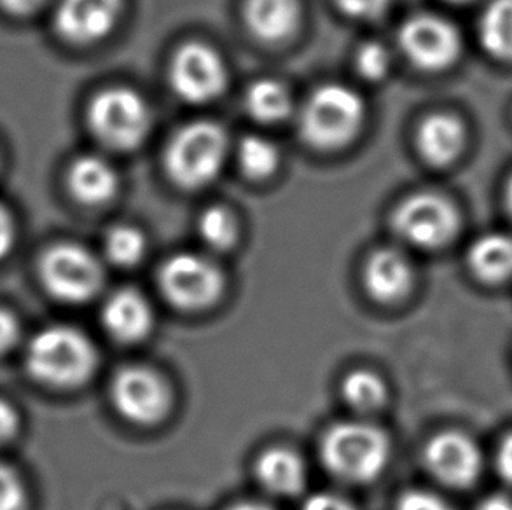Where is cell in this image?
Here are the masks:
<instances>
[{
    "label": "cell",
    "instance_id": "obj_14",
    "mask_svg": "<svg viewBox=\"0 0 512 510\" xmlns=\"http://www.w3.org/2000/svg\"><path fill=\"white\" fill-rule=\"evenodd\" d=\"M153 310L137 290L123 289L112 294L104 304L102 322L105 331L121 343H137L153 327Z\"/></svg>",
    "mask_w": 512,
    "mask_h": 510
},
{
    "label": "cell",
    "instance_id": "obj_23",
    "mask_svg": "<svg viewBox=\"0 0 512 510\" xmlns=\"http://www.w3.org/2000/svg\"><path fill=\"white\" fill-rule=\"evenodd\" d=\"M343 397L359 411H374L387 400V386L378 374L355 371L343 381Z\"/></svg>",
    "mask_w": 512,
    "mask_h": 510
},
{
    "label": "cell",
    "instance_id": "obj_3",
    "mask_svg": "<svg viewBox=\"0 0 512 510\" xmlns=\"http://www.w3.org/2000/svg\"><path fill=\"white\" fill-rule=\"evenodd\" d=\"M226 151L228 138L221 126L194 121L184 126L168 145V175L184 189H200L219 175Z\"/></svg>",
    "mask_w": 512,
    "mask_h": 510
},
{
    "label": "cell",
    "instance_id": "obj_22",
    "mask_svg": "<svg viewBox=\"0 0 512 510\" xmlns=\"http://www.w3.org/2000/svg\"><path fill=\"white\" fill-rule=\"evenodd\" d=\"M481 41L500 60H512V0H492L481 18Z\"/></svg>",
    "mask_w": 512,
    "mask_h": 510
},
{
    "label": "cell",
    "instance_id": "obj_15",
    "mask_svg": "<svg viewBox=\"0 0 512 510\" xmlns=\"http://www.w3.org/2000/svg\"><path fill=\"white\" fill-rule=\"evenodd\" d=\"M413 269L408 259L395 250H378L369 257L364 271L366 289L376 301L395 303L408 294Z\"/></svg>",
    "mask_w": 512,
    "mask_h": 510
},
{
    "label": "cell",
    "instance_id": "obj_37",
    "mask_svg": "<svg viewBox=\"0 0 512 510\" xmlns=\"http://www.w3.org/2000/svg\"><path fill=\"white\" fill-rule=\"evenodd\" d=\"M478 510H512V498L507 495H490L486 497Z\"/></svg>",
    "mask_w": 512,
    "mask_h": 510
},
{
    "label": "cell",
    "instance_id": "obj_11",
    "mask_svg": "<svg viewBox=\"0 0 512 510\" xmlns=\"http://www.w3.org/2000/svg\"><path fill=\"white\" fill-rule=\"evenodd\" d=\"M112 402L126 420L151 425L167 414L170 392L158 374L144 367H128L112 381Z\"/></svg>",
    "mask_w": 512,
    "mask_h": 510
},
{
    "label": "cell",
    "instance_id": "obj_38",
    "mask_svg": "<svg viewBox=\"0 0 512 510\" xmlns=\"http://www.w3.org/2000/svg\"><path fill=\"white\" fill-rule=\"evenodd\" d=\"M229 510H271L268 509V507H264V505L259 504H242V505H236V507H233V509Z\"/></svg>",
    "mask_w": 512,
    "mask_h": 510
},
{
    "label": "cell",
    "instance_id": "obj_24",
    "mask_svg": "<svg viewBox=\"0 0 512 510\" xmlns=\"http://www.w3.org/2000/svg\"><path fill=\"white\" fill-rule=\"evenodd\" d=\"M240 165L247 175L254 179H263L277 170L278 149L268 138L249 135L242 140L238 149Z\"/></svg>",
    "mask_w": 512,
    "mask_h": 510
},
{
    "label": "cell",
    "instance_id": "obj_6",
    "mask_svg": "<svg viewBox=\"0 0 512 510\" xmlns=\"http://www.w3.org/2000/svg\"><path fill=\"white\" fill-rule=\"evenodd\" d=\"M41 278L56 299L84 303L100 290L104 273L90 250L76 243H58L42 255Z\"/></svg>",
    "mask_w": 512,
    "mask_h": 510
},
{
    "label": "cell",
    "instance_id": "obj_19",
    "mask_svg": "<svg viewBox=\"0 0 512 510\" xmlns=\"http://www.w3.org/2000/svg\"><path fill=\"white\" fill-rule=\"evenodd\" d=\"M256 474L266 490L277 495H298L305 488V463L289 449L266 451L257 460Z\"/></svg>",
    "mask_w": 512,
    "mask_h": 510
},
{
    "label": "cell",
    "instance_id": "obj_27",
    "mask_svg": "<svg viewBox=\"0 0 512 510\" xmlns=\"http://www.w3.org/2000/svg\"><path fill=\"white\" fill-rule=\"evenodd\" d=\"M357 69L367 81H381L390 70L387 48L378 42H367L357 53Z\"/></svg>",
    "mask_w": 512,
    "mask_h": 510
},
{
    "label": "cell",
    "instance_id": "obj_13",
    "mask_svg": "<svg viewBox=\"0 0 512 510\" xmlns=\"http://www.w3.org/2000/svg\"><path fill=\"white\" fill-rule=\"evenodd\" d=\"M121 0H62L56 11V30L67 41L90 44L116 27Z\"/></svg>",
    "mask_w": 512,
    "mask_h": 510
},
{
    "label": "cell",
    "instance_id": "obj_25",
    "mask_svg": "<svg viewBox=\"0 0 512 510\" xmlns=\"http://www.w3.org/2000/svg\"><path fill=\"white\" fill-rule=\"evenodd\" d=\"M105 252L109 261L123 268H130L144 257L146 238L139 229L130 226L112 228L105 238Z\"/></svg>",
    "mask_w": 512,
    "mask_h": 510
},
{
    "label": "cell",
    "instance_id": "obj_28",
    "mask_svg": "<svg viewBox=\"0 0 512 510\" xmlns=\"http://www.w3.org/2000/svg\"><path fill=\"white\" fill-rule=\"evenodd\" d=\"M27 491L20 476L0 463V510H25Z\"/></svg>",
    "mask_w": 512,
    "mask_h": 510
},
{
    "label": "cell",
    "instance_id": "obj_21",
    "mask_svg": "<svg viewBox=\"0 0 512 510\" xmlns=\"http://www.w3.org/2000/svg\"><path fill=\"white\" fill-rule=\"evenodd\" d=\"M245 104H247L250 116L261 123L284 121L292 111L289 91L273 79H261L252 84L247 91Z\"/></svg>",
    "mask_w": 512,
    "mask_h": 510
},
{
    "label": "cell",
    "instance_id": "obj_36",
    "mask_svg": "<svg viewBox=\"0 0 512 510\" xmlns=\"http://www.w3.org/2000/svg\"><path fill=\"white\" fill-rule=\"evenodd\" d=\"M44 0H0V4L9 13L14 14H27L35 11L37 7L41 6Z\"/></svg>",
    "mask_w": 512,
    "mask_h": 510
},
{
    "label": "cell",
    "instance_id": "obj_5",
    "mask_svg": "<svg viewBox=\"0 0 512 510\" xmlns=\"http://www.w3.org/2000/svg\"><path fill=\"white\" fill-rule=\"evenodd\" d=\"M91 130L105 145L118 151L135 149L151 128L146 100L130 88H111L95 97L88 111Z\"/></svg>",
    "mask_w": 512,
    "mask_h": 510
},
{
    "label": "cell",
    "instance_id": "obj_35",
    "mask_svg": "<svg viewBox=\"0 0 512 510\" xmlns=\"http://www.w3.org/2000/svg\"><path fill=\"white\" fill-rule=\"evenodd\" d=\"M497 463H499V472L502 477L512 484V434L507 435L500 444Z\"/></svg>",
    "mask_w": 512,
    "mask_h": 510
},
{
    "label": "cell",
    "instance_id": "obj_40",
    "mask_svg": "<svg viewBox=\"0 0 512 510\" xmlns=\"http://www.w3.org/2000/svg\"><path fill=\"white\" fill-rule=\"evenodd\" d=\"M453 2H469V0H453Z\"/></svg>",
    "mask_w": 512,
    "mask_h": 510
},
{
    "label": "cell",
    "instance_id": "obj_2",
    "mask_svg": "<svg viewBox=\"0 0 512 510\" xmlns=\"http://www.w3.org/2000/svg\"><path fill=\"white\" fill-rule=\"evenodd\" d=\"M322 460L334 476L367 483L380 476L390 460V441L366 423H338L322 439Z\"/></svg>",
    "mask_w": 512,
    "mask_h": 510
},
{
    "label": "cell",
    "instance_id": "obj_31",
    "mask_svg": "<svg viewBox=\"0 0 512 510\" xmlns=\"http://www.w3.org/2000/svg\"><path fill=\"white\" fill-rule=\"evenodd\" d=\"M20 338V324L11 311L0 308V355L9 352Z\"/></svg>",
    "mask_w": 512,
    "mask_h": 510
},
{
    "label": "cell",
    "instance_id": "obj_26",
    "mask_svg": "<svg viewBox=\"0 0 512 510\" xmlns=\"http://www.w3.org/2000/svg\"><path fill=\"white\" fill-rule=\"evenodd\" d=\"M200 235L210 249L229 250L238 238L235 217L226 208H208L200 219Z\"/></svg>",
    "mask_w": 512,
    "mask_h": 510
},
{
    "label": "cell",
    "instance_id": "obj_32",
    "mask_svg": "<svg viewBox=\"0 0 512 510\" xmlns=\"http://www.w3.org/2000/svg\"><path fill=\"white\" fill-rule=\"evenodd\" d=\"M18 430V414L7 400L0 399V448L13 439Z\"/></svg>",
    "mask_w": 512,
    "mask_h": 510
},
{
    "label": "cell",
    "instance_id": "obj_33",
    "mask_svg": "<svg viewBox=\"0 0 512 510\" xmlns=\"http://www.w3.org/2000/svg\"><path fill=\"white\" fill-rule=\"evenodd\" d=\"M14 240H16V228H14L13 217L7 212L6 207L0 205V259H4L11 252Z\"/></svg>",
    "mask_w": 512,
    "mask_h": 510
},
{
    "label": "cell",
    "instance_id": "obj_16",
    "mask_svg": "<svg viewBox=\"0 0 512 510\" xmlns=\"http://www.w3.org/2000/svg\"><path fill=\"white\" fill-rule=\"evenodd\" d=\"M467 131L460 119L436 114L423 121L418 131V147L429 163L444 166L455 161L464 151Z\"/></svg>",
    "mask_w": 512,
    "mask_h": 510
},
{
    "label": "cell",
    "instance_id": "obj_10",
    "mask_svg": "<svg viewBox=\"0 0 512 510\" xmlns=\"http://www.w3.org/2000/svg\"><path fill=\"white\" fill-rule=\"evenodd\" d=\"M399 41L409 60L425 70L446 69L462 53V37L455 25L434 14L409 18L402 25Z\"/></svg>",
    "mask_w": 512,
    "mask_h": 510
},
{
    "label": "cell",
    "instance_id": "obj_20",
    "mask_svg": "<svg viewBox=\"0 0 512 510\" xmlns=\"http://www.w3.org/2000/svg\"><path fill=\"white\" fill-rule=\"evenodd\" d=\"M474 275L488 283L504 282L512 276V238L492 233L479 238L469 250Z\"/></svg>",
    "mask_w": 512,
    "mask_h": 510
},
{
    "label": "cell",
    "instance_id": "obj_39",
    "mask_svg": "<svg viewBox=\"0 0 512 510\" xmlns=\"http://www.w3.org/2000/svg\"><path fill=\"white\" fill-rule=\"evenodd\" d=\"M507 205H509V210H511L512 214V179L509 182V187H507Z\"/></svg>",
    "mask_w": 512,
    "mask_h": 510
},
{
    "label": "cell",
    "instance_id": "obj_12",
    "mask_svg": "<svg viewBox=\"0 0 512 510\" xmlns=\"http://www.w3.org/2000/svg\"><path fill=\"white\" fill-rule=\"evenodd\" d=\"M430 474L448 486H471L481 474V451L469 435L443 432L436 435L423 455Z\"/></svg>",
    "mask_w": 512,
    "mask_h": 510
},
{
    "label": "cell",
    "instance_id": "obj_29",
    "mask_svg": "<svg viewBox=\"0 0 512 510\" xmlns=\"http://www.w3.org/2000/svg\"><path fill=\"white\" fill-rule=\"evenodd\" d=\"M397 510H453L444 498L430 491L413 490L404 493L399 502Z\"/></svg>",
    "mask_w": 512,
    "mask_h": 510
},
{
    "label": "cell",
    "instance_id": "obj_9",
    "mask_svg": "<svg viewBox=\"0 0 512 510\" xmlns=\"http://www.w3.org/2000/svg\"><path fill=\"white\" fill-rule=\"evenodd\" d=\"M228 81L226 65L221 55L210 46L191 42L173 56L170 83L182 100L205 104L221 95Z\"/></svg>",
    "mask_w": 512,
    "mask_h": 510
},
{
    "label": "cell",
    "instance_id": "obj_30",
    "mask_svg": "<svg viewBox=\"0 0 512 510\" xmlns=\"http://www.w3.org/2000/svg\"><path fill=\"white\" fill-rule=\"evenodd\" d=\"M390 0H338L341 9L346 14L360 20H373L376 16L385 13Z\"/></svg>",
    "mask_w": 512,
    "mask_h": 510
},
{
    "label": "cell",
    "instance_id": "obj_4",
    "mask_svg": "<svg viewBox=\"0 0 512 510\" xmlns=\"http://www.w3.org/2000/svg\"><path fill=\"white\" fill-rule=\"evenodd\" d=\"M364 123V102L341 84H327L313 93L301 114V133L319 149L348 144Z\"/></svg>",
    "mask_w": 512,
    "mask_h": 510
},
{
    "label": "cell",
    "instance_id": "obj_7",
    "mask_svg": "<svg viewBox=\"0 0 512 510\" xmlns=\"http://www.w3.org/2000/svg\"><path fill=\"white\" fill-rule=\"evenodd\" d=\"M160 285L173 306L182 310H201L219 299L224 278L221 269L205 257L179 254L163 264Z\"/></svg>",
    "mask_w": 512,
    "mask_h": 510
},
{
    "label": "cell",
    "instance_id": "obj_17",
    "mask_svg": "<svg viewBox=\"0 0 512 510\" xmlns=\"http://www.w3.org/2000/svg\"><path fill=\"white\" fill-rule=\"evenodd\" d=\"M69 186L77 200L86 205H100L118 191V173L104 158L83 156L70 168Z\"/></svg>",
    "mask_w": 512,
    "mask_h": 510
},
{
    "label": "cell",
    "instance_id": "obj_1",
    "mask_svg": "<svg viewBox=\"0 0 512 510\" xmlns=\"http://www.w3.org/2000/svg\"><path fill=\"white\" fill-rule=\"evenodd\" d=\"M27 366L37 380L51 386H77L90 378L97 352L83 332L53 325L37 332L27 350Z\"/></svg>",
    "mask_w": 512,
    "mask_h": 510
},
{
    "label": "cell",
    "instance_id": "obj_18",
    "mask_svg": "<svg viewBox=\"0 0 512 510\" xmlns=\"http://www.w3.org/2000/svg\"><path fill=\"white\" fill-rule=\"evenodd\" d=\"M245 18L259 39L284 41L298 27V0H247Z\"/></svg>",
    "mask_w": 512,
    "mask_h": 510
},
{
    "label": "cell",
    "instance_id": "obj_34",
    "mask_svg": "<svg viewBox=\"0 0 512 510\" xmlns=\"http://www.w3.org/2000/svg\"><path fill=\"white\" fill-rule=\"evenodd\" d=\"M301 510H353V507L336 495H315L306 500Z\"/></svg>",
    "mask_w": 512,
    "mask_h": 510
},
{
    "label": "cell",
    "instance_id": "obj_8",
    "mask_svg": "<svg viewBox=\"0 0 512 510\" xmlns=\"http://www.w3.org/2000/svg\"><path fill=\"white\" fill-rule=\"evenodd\" d=\"M394 228L406 242L422 249H437L451 242L460 217L450 201L436 194H416L395 210Z\"/></svg>",
    "mask_w": 512,
    "mask_h": 510
}]
</instances>
